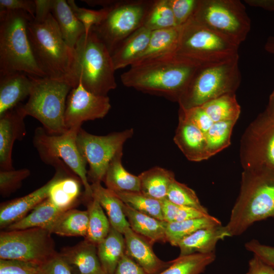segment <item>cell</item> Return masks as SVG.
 <instances>
[{
    "mask_svg": "<svg viewBox=\"0 0 274 274\" xmlns=\"http://www.w3.org/2000/svg\"><path fill=\"white\" fill-rule=\"evenodd\" d=\"M228 236L226 226L222 224L199 229L179 242V256L214 252L218 242Z\"/></svg>",
    "mask_w": 274,
    "mask_h": 274,
    "instance_id": "cell-21",
    "label": "cell"
},
{
    "mask_svg": "<svg viewBox=\"0 0 274 274\" xmlns=\"http://www.w3.org/2000/svg\"><path fill=\"white\" fill-rule=\"evenodd\" d=\"M174 141L190 161L198 162L210 158L205 133L179 115Z\"/></svg>",
    "mask_w": 274,
    "mask_h": 274,
    "instance_id": "cell-18",
    "label": "cell"
},
{
    "mask_svg": "<svg viewBox=\"0 0 274 274\" xmlns=\"http://www.w3.org/2000/svg\"><path fill=\"white\" fill-rule=\"evenodd\" d=\"M124 214L130 227L152 245L156 242L166 241L165 229L167 222L141 213L124 203Z\"/></svg>",
    "mask_w": 274,
    "mask_h": 274,
    "instance_id": "cell-24",
    "label": "cell"
},
{
    "mask_svg": "<svg viewBox=\"0 0 274 274\" xmlns=\"http://www.w3.org/2000/svg\"><path fill=\"white\" fill-rule=\"evenodd\" d=\"M274 218V170L244 169L239 195L226 227L230 236L241 235L254 223Z\"/></svg>",
    "mask_w": 274,
    "mask_h": 274,
    "instance_id": "cell-3",
    "label": "cell"
},
{
    "mask_svg": "<svg viewBox=\"0 0 274 274\" xmlns=\"http://www.w3.org/2000/svg\"><path fill=\"white\" fill-rule=\"evenodd\" d=\"M81 127L69 128L60 134H51L43 127H39L35 131L32 142L42 161L54 167L65 164L79 177L84 187L85 198L89 200L92 198V191L88 179L87 163L77 144Z\"/></svg>",
    "mask_w": 274,
    "mask_h": 274,
    "instance_id": "cell-8",
    "label": "cell"
},
{
    "mask_svg": "<svg viewBox=\"0 0 274 274\" xmlns=\"http://www.w3.org/2000/svg\"><path fill=\"white\" fill-rule=\"evenodd\" d=\"M239 156L244 169L274 170V118L265 111L248 126L241 141Z\"/></svg>",
    "mask_w": 274,
    "mask_h": 274,
    "instance_id": "cell-14",
    "label": "cell"
},
{
    "mask_svg": "<svg viewBox=\"0 0 274 274\" xmlns=\"http://www.w3.org/2000/svg\"><path fill=\"white\" fill-rule=\"evenodd\" d=\"M236 122L235 121L214 122L206 132L205 135L210 157L230 145L232 131Z\"/></svg>",
    "mask_w": 274,
    "mask_h": 274,
    "instance_id": "cell-40",
    "label": "cell"
},
{
    "mask_svg": "<svg viewBox=\"0 0 274 274\" xmlns=\"http://www.w3.org/2000/svg\"><path fill=\"white\" fill-rule=\"evenodd\" d=\"M198 0H168L177 26L186 23L193 16Z\"/></svg>",
    "mask_w": 274,
    "mask_h": 274,
    "instance_id": "cell-46",
    "label": "cell"
},
{
    "mask_svg": "<svg viewBox=\"0 0 274 274\" xmlns=\"http://www.w3.org/2000/svg\"><path fill=\"white\" fill-rule=\"evenodd\" d=\"M89 221L85 239L97 245L108 235L111 225L98 200L94 198L89 200L87 210Z\"/></svg>",
    "mask_w": 274,
    "mask_h": 274,
    "instance_id": "cell-37",
    "label": "cell"
},
{
    "mask_svg": "<svg viewBox=\"0 0 274 274\" xmlns=\"http://www.w3.org/2000/svg\"><path fill=\"white\" fill-rule=\"evenodd\" d=\"M51 13L65 42L74 49L80 38L86 33L84 26L75 16L65 0H53Z\"/></svg>",
    "mask_w": 274,
    "mask_h": 274,
    "instance_id": "cell-25",
    "label": "cell"
},
{
    "mask_svg": "<svg viewBox=\"0 0 274 274\" xmlns=\"http://www.w3.org/2000/svg\"><path fill=\"white\" fill-rule=\"evenodd\" d=\"M266 113L274 118V89L269 95L266 110Z\"/></svg>",
    "mask_w": 274,
    "mask_h": 274,
    "instance_id": "cell-55",
    "label": "cell"
},
{
    "mask_svg": "<svg viewBox=\"0 0 274 274\" xmlns=\"http://www.w3.org/2000/svg\"><path fill=\"white\" fill-rule=\"evenodd\" d=\"M101 274H108V273L103 270Z\"/></svg>",
    "mask_w": 274,
    "mask_h": 274,
    "instance_id": "cell-57",
    "label": "cell"
},
{
    "mask_svg": "<svg viewBox=\"0 0 274 274\" xmlns=\"http://www.w3.org/2000/svg\"><path fill=\"white\" fill-rule=\"evenodd\" d=\"M192 18L238 46L251 26L246 8L238 0H198Z\"/></svg>",
    "mask_w": 274,
    "mask_h": 274,
    "instance_id": "cell-9",
    "label": "cell"
},
{
    "mask_svg": "<svg viewBox=\"0 0 274 274\" xmlns=\"http://www.w3.org/2000/svg\"><path fill=\"white\" fill-rule=\"evenodd\" d=\"M81 182L77 176H63L52 185L48 198L63 211L71 209L80 195Z\"/></svg>",
    "mask_w": 274,
    "mask_h": 274,
    "instance_id": "cell-33",
    "label": "cell"
},
{
    "mask_svg": "<svg viewBox=\"0 0 274 274\" xmlns=\"http://www.w3.org/2000/svg\"><path fill=\"white\" fill-rule=\"evenodd\" d=\"M111 106L107 96L96 95L80 82L72 89L66 99L64 123L66 128L81 127L83 122L104 118Z\"/></svg>",
    "mask_w": 274,
    "mask_h": 274,
    "instance_id": "cell-15",
    "label": "cell"
},
{
    "mask_svg": "<svg viewBox=\"0 0 274 274\" xmlns=\"http://www.w3.org/2000/svg\"><path fill=\"white\" fill-rule=\"evenodd\" d=\"M245 248L274 268V247L261 244L254 239L247 242Z\"/></svg>",
    "mask_w": 274,
    "mask_h": 274,
    "instance_id": "cell-49",
    "label": "cell"
},
{
    "mask_svg": "<svg viewBox=\"0 0 274 274\" xmlns=\"http://www.w3.org/2000/svg\"><path fill=\"white\" fill-rule=\"evenodd\" d=\"M32 18L23 11L0 10L1 76L20 72L47 77L37 64L27 35Z\"/></svg>",
    "mask_w": 274,
    "mask_h": 274,
    "instance_id": "cell-4",
    "label": "cell"
},
{
    "mask_svg": "<svg viewBox=\"0 0 274 274\" xmlns=\"http://www.w3.org/2000/svg\"><path fill=\"white\" fill-rule=\"evenodd\" d=\"M91 188L92 197L106 211L111 226L123 234L125 229L130 227L123 211L124 202L113 192L102 187L100 182L92 183Z\"/></svg>",
    "mask_w": 274,
    "mask_h": 274,
    "instance_id": "cell-27",
    "label": "cell"
},
{
    "mask_svg": "<svg viewBox=\"0 0 274 274\" xmlns=\"http://www.w3.org/2000/svg\"><path fill=\"white\" fill-rule=\"evenodd\" d=\"M154 0H111L108 13L92 27L110 53L125 38L143 26Z\"/></svg>",
    "mask_w": 274,
    "mask_h": 274,
    "instance_id": "cell-11",
    "label": "cell"
},
{
    "mask_svg": "<svg viewBox=\"0 0 274 274\" xmlns=\"http://www.w3.org/2000/svg\"><path fill=\"white\" fill-rule=\"evenodd\" d=\"M67 2L75 16L84 26L86 34L92 27L99 25L108 13L107 8L94 10L80 7L74 0H68Z\"/></svg>",
    "mask_w": 274,
    "mask_h": 274,
    "instance_id": "cell-43",
    "label": "cell"
},
{
    "mask_svg": "<svg viewBox=\"0 0 274 274\" xmlns=\"http://www.w3.org/2000/svg\"><path fill=\"white\" fill-rule=\"evenodd\" d=\"M125 244V254L134 260L147 274H155L168 263L161 260L155 254L152 244L142 236L137 234L130 227L123 233Z\"/></svg>",
    "mask_w": 274,
    "mask_h": 274,
    "instance_id": "cell-19",
    "label": "cell"
},
{
    "mask_svg": "<svg viewBox=\"0 0 274 274\" xmlns=\"http://www.w3.org/2000/svg\"><path fill=\"white\" fill-rule=\"evenodd\" d=\"M245 2L252 7L274 12V0H246Z\"/></svg>",
    "mask_w": 274,
    "mask_h": 274,
    "instance_id": "cell-54",
    "label": "cell"
},
{
    "mask_svg": "<svg viewBox=\"0 0 274 274\" xmlns=\"http://www.w3.org/2000/svg\"><path fill=\"white\" fill-rule=\"evenodd\" d=\"M161 202L163 219L166 222H180L210 215L192 208L177 204L167 198Z\"/></svg>",
    "mask_w": 274,
    "mask_h": 274,
    "instance_id": "cell-42",
    "label": "cell"
},
{
    "mask_svg": "<svg viewBox=\"0 0 274 274\" xmlns=\"http://www.w3.org/2000/svg\"><path fill=\"white\" fill-rule=\"evenodd\" d=\"M36 4L35 17L36 20L45 19L50 13L52 9L53 0H35Z\"/></svg>",
    "mask_w": 274,
    "mask_h": 274,
    "instance_id": "cell-53",
    "label": "cell"
},
{
    "mask_svg": "<svg viewBox=\"0 0 274 274\" xmlns=\"http://www.w3.org/2000/svg\"><path fill=\"white\" fill-rule=\"evenodd\" d=\"M246 274H274V268L254 255L249 262V269Z\"/></svg>",
    "mask_w": 274,
    "mask_h": 274,
    "instance_id": "cell-52",
    "label": "cell"
},
{
    "mask_svg": "<svg viewBox=\"0 0 274 274\" xmlns=\"http://www.w3.org/2000/svg\"><path fill=\"white\" fill-rule=\"evenodd\" d=\"M97 255L104 271L114 274L118 262L125 253L124 235L111 226L106 237L97 245Z\"/></svg>",
    "mask_w": 274,
    "mask_h": 274,
    "instance_id": "cell-29",
    "label": "cell"
},
{
    "mask_svg": "<svg viewBox=\"0 0 274 274\" xmlns=\"http://www.w3.org/2000/svg\"><path fill=\"white\" fill-rule=\"evenodd\" d=\"M59 254L70 265L77 267L80 274H101L103 271L97 245L85 239L74 246L63 248Z\"/></svg>",
    "mask_w": 274,
    "mask_h": 274,
    "instance_id": "cell-23",
    "label": "cell"
},
{
    "mask_svg": "<svg viewBox=\"0 0 274 274\" xmlns=\"http://www.w3.org/2000/svg\"><path fill=\"white\" fill-rule=\"evenodd\" d=\"M215 259V252L179 256L171 261L166 269L158 274H201Z\"/></svg>",
    "mask_w": 274,
    "mask_h": 274,
    "instance_id": "cell-35",
    "label": "cell"
},
{
    "mask_svg": "<svg viewBox=\"0 0 274 274\" xmlns=\"http://www.w3.org/2000/svg\"><path fill=\"white\" fill-rule=\"evenodd\" d=\"M27 31L35 60L46 77L76 87L75 50L65 42L52 14L41 20L32 18Z\"/></svg>",
    "mask_w": 274,
    "mask_h": 274,
    "instance_id": "cell-2",
    "label": "cell"
},
{
    "mask_svg": "<svg viewBox=\"0 0 274 274\" xmlns=\"http://www.w3.org/2000/svg\"><path fill=\"white\" fill-rule=\"evenodd\" d=\"M32 85L27 102L21 105L25 115L38 120L48 133L60 134L66 128L64 113L70 84L47 77L30 76Z\"/></svg>",
    "mask_w": 274,
    "mask_h": 274,
    "instance_id": "cell-7",
    "label": "cell"
},
{
    "mask_svg": "<svg viewBox=\"0 0 274 274\" xmlns=\"http://www.w3.org/2000/svg\"><path fill=\"white\" fill-rule=\"evenodd\" d=\"M179 115L194 125L204 133L214 123L201 106L188 109L180 108Z\"/></svg>",
    "mask_w": 274,
    "mask_h": 274,
    "instance_id": "cell-47",
    "label": "cell"
},
{
    "mask_svg": "<svg viewBox=\"0 0 274 274\" xmlns=\"http://www.w3.org/2000/svg\"><path fill=\"white\" fill-rule=\"evenodd\" d=\"M122 150L111 160L103 181L107 188L113 192H141L139 176L127 172L122 165Z\"/></svg>",
    "mask_w": 274,
    "mask_h": 274,
    "instance_id": "cell-28",
    "label": "cell"
},
{
    "mask_svg": "<svg viewBox=\"0 0 274 274\" xmlns=\"http://www.w3.org/2000/svg\"><path fill=\"white\" fill-rule=\"evenodd\" d=\"M238 48L191 18L182 26L175 53L201 64L238 57Z\"/></svg>",
    "mask_w": 274,
    "mask_h": 274,
    "instance_id": "cell-10",
    "label": "cell"
},
{
    "mask_svg": "<svg viewBox=\"0 0 274 274\" xmlns=\"http://www.w3.org/2000/svg\"><path fill=\"white\" fill-rule=\"evenodd\" d=\"M221 224V222L218 219L210 215L180 222H167L165 229L166 241L173 246H177L182 239L197 230Z\"/></svg>",
    "mask_w": 274,
    "mask_h": 274,
    "instance_id": "cell-34",
    "label": "cell"
},
{
    "mask_svg": "<svg viewBox=\"0 0 274 274\" xmlns=\"http://www.w3.org/2000/svg\"><path fill=\"white\" fill-rule=\"evenodd\" d=\"M0 115L18 106L29 96L32 85L30 76L17 72L0 76Z\"/></svg>",
    "mask_w": 274,
    "mask_h": 274,
    "instance_id": "cell-20",
    "label": "cell"
},
{
    "mask_svg": "<svg viewBox=\"0 0 274 274\" xmlns=\"http://www.w3.org/2000/svg\"><path fill=\"white\" fill-rule=\"evenodd\" d=\"M138 176L141 192L159 200L166 198L169 186L175 179L174 173L159 166L144 171Z\"/></svg>",
    "mask_w": 274,
    "mask_h": 274,
    "instance_id": "cell-30",
    "label": "cell"
},
{
    "mask_svg": "<svg viewBox=\"0 0 274 274\" xmlns=\"http://www.w3.org/2000/svg\"><path fill=\"white\" fill-rule=\"evenodd\" d=\"M37 274H72L71 266L59 253H57L41 265Z\"/></svg>",
    "mask_w": 274,
    "mask_h": 274,
    "instance_id": "cell-48",
    "label": "cell"
},
{
    "mask_svg": "<svg viewBox=\"0 0 274 274\" xmlns=\"http://www.w3.org/2000/svg\"><path fill=\"white\" fill-rule=\"evenodd\" d=\"M181 28L182 26H177L152 31L146 50L133 64L175 53L178 45Z\"/></svg>",
    "mask_w": 274,
    "mask_h": 274,
    "instance_id": "cell-26",
    "label": "cell"
},
{
    "mask_svg": "<svg viewBox=\"0 0 274 274\" xmlns=\"http://www.w3.org/2000/svg\"><path fill=\"white\" fill-rule=\"evenodd\" d=\"M51 234L39 227L1 231L0 259L43 264L58 253Z\"/></svg>",
    "mask_w": 274,
    "mask_h": 274,
    "instance_id": "cell-12",
    "label": "cell"
},
{
    "mask_svg": "<svg viewBox=\"0 0 274 274\" xmlns=\"http://www.w3.org/2000/svg\"><path fill=\"white\" fill-rule=\"evenodd\" d=\"M74 49L79 82L96 95L107 96L117 87V84L116 70L106 45L91 28L80 38Z\"/></svg>",
    "mask_w": 274,
    "mask_h": 274,
    "instance_id": "cell-6",
    "label": "cell"
},
{
    "mask_svg": "<svg viewBox=\"0 0 274 274\" xmlns=\"http://www.w3.org/2000/svg\"><path fill=\"white\" fill-rule=\"evenodd\" d=\"M54 176L46 184L23 197L2 203L0 206V227L7 228L21 220L37 206L46 199L52 185L62 176H71L62 168L55 169Z\"/></svg>",
    "mask_w": 274,
    "mask_h": 274,
    "instance_id": "cell-16",
    "label": "cell"
},
{
    "mask_svg": "<svg viewBox=\"0 0 274 274\" xmlns=\"http://www.w3.org/2000/svg\"><path fill=\"white\" fill-rule=\"evenodd\" d=\"M30 175L27 168L0 170V193L7 196L18 189L22 181Z\"/></svg>",
    "mask_w": 274,
    "mask_h": 274,
    "instance_id": "cell-44",
    "label": "cell"
},
{
    "mask_svg": "<svg viewBox=\"0 0 274 274\" xmlns=\"http://www.w3.org/2000/svg\"><path fill=\"white\" fill-rule=\"evenodd\" d=\"M55 206L47 197L37 206L21 220L10 225L7 230L39 227L49 230L50 227L63 212Z\"/></svg>",
    "mask_w": 274,
    "mask_h": 274,
    "instance_id": "cell-31",
    "label": "cell"
},
{
    "mask_svg": "<svg viewBox=\"0 0 274 274\" xmlns=\"http://www.w3.org/2000/svg\"><path fill=\"white\" fill-rule=\"evenodd\" d=\"M41 264L17 259H0V274H37Z\"/></svg>",
    "mask_w": 274,
    "mask_h": 274,
    "instance_id": "cell-45",
    "label": "cell"
},
{
    "mask_svg": "<svg viewBox=\"0 0 274 274\" xmlns=\"http://www.w3.org/2000/svg\"><path fill=\"white\" fill-rule=\"evenodd\" d=\"M166 198L177 204L192 208L209 214L208 210L201 204L195 191L175 179L169 186Z\"/></svg>",
    "mask_w": 274,
    "mask_h": 274,
    "instance_id": "cell-41",
    "label": "cell"
},
{
    "mask_svg": "<svg viewBox=\"0 0 274 274\" xmlns=\"http://www.w3.org/2000/svg\"><path fill=\"white\" fill-rule=\"evenodd\" d=\"M26 116L21 105L0 115V167L1 170L14 169L12 153L16 140L21 141L26 131L24 119Z\"/></svg>",
    "mask_w": 274,
    "mask_h": 274,
    "instance_id": "cell-17",
    "label": "cell"
},
{
    "mask_svg": "<svg viewBox=\"0 0 274 274\" xmlns=\"http://www.w3.org/2000/svg\"><path fill=\"white\" fill-rule=\"evenodd\" d=\"M114 193L124 203L132 209L157 219L164 221L161 200L147 196L141 192Z\"/></svg>",
    "mask_w": 274,
    "mask_h": 274,
    "instance_id": "cell-38",
    "label": "cell"
},
{
    "mask_svg": "<svg viewBox=\"0 0 274 274\" xmlns=\"http://www.w3.org/2000/svg\"><path fill=\"white\" fill-rule=\"evenodd\" d=\"M89 221L88 212L69 209L61 213L49 229L51 233L64 236L87 235Z\"/></svg>",
    "mask_w": 274,
    "mask_h": 274,
    "instance_id": "cell-32",
    "label": "cell"
},
{
    "mask_svg": "<svg viewBox=\"0 0 274 274\" xmlns=\"http://www.w3.org/2000/svg\"><path fill=\"white\" fill-rule=\"evenodd\" d=\"M114 274H147L145 270L125 253L118 263Z\"/></svg>",
    "mask_w": 274,
    "mask_h": 274,
    "instance_id": "cell-51",
    "label": "cell"
},
{
    "mask_svg": "<svg viewBox=\"0 0 274 274\" xmlns=\"http://www.w3.org/2000/svg\"><path fill=\"white\" fill-rule=\"evenodd\" d=\"M239 57L200 64L178 101L180 108L201 106L219 96L235 93L241 81Z\"/></svg>",
    "mask_w": 274,
    "mask_h": 274,
    "instance_id": "cell-5",
    "label": "cell"
},
{
    "mask_svg": "<svg viewBox=\"0 0 274 274\" xmlns=\"http://www.w3.org/2000/svg\"><path fill=\"white\" fill-rule=\"evenodd\" d=\"M199 65L175 53L134 64L120 78L127 87L178 102Z\"/></svg>",
    "mask_w": 274,
    "mask_h": 274,
    "instance_id": "cell-1",
    "label": "cell"
},
{
    "mask_svg": "<svg viewBox=\"0 0 274 274\" xmlns=\"http://www.w3.org/2000/svg\"><path fill=\"white\" fill-rule=\"evenodd\" d=\"M151 31L142 26L123 40L111 53L115 70L130 66L146 50Z\"/></svg>",
    "mask_w": 274,
    "mask_h": 274,
    "instance_id": "cell-22",
    "label": "cell"
},
{
    "mask_svg": "<svg viewBox=\"0 0 274 274\" xmlns=\"http://www.w3.org/2000/svg\"><path fill=\"white\" fill-rule=\"evenodd\" d=\"M133 133L132 128L106 135L89 133L80 128L77 136L79 150L89 169L88 180L92 183L104 181L108 165L114 156L123 149L124 143Z\"/></svg>",
    "mask_w": 274,
    "mask_h": 274,
    "instance_id": "cell-13",
    "label": "cell"
},
{
    "mask_svg": "<svg viewBox=\"0 0 274 274\" xmlns=\"http://www.w3.org/2000/svg\"><path fill=\"white\" fill-rule=\"evenodd\" d=\"M264 49L269 53L274 55V36L268 37L264 45Z\"/></svg>",
    "mask_w": 274,
    "mask_h": 274,
    "instance_id": "cell-56",
    "label": "cell"
},
{
    "mask_svg": "<svg viewBox=\"0 0 274 274\" xmlns=\"http://www.w3.org/2000/svg\"><path fill=\"white\" fill-rule=\"evenodd\" d=\"M0 10H20L35 17V0H0Z\"/></svg>",
    "mask_w": 274,
    "mask_h": 274,
    "instance_id": "cell-50",
    "label": "cell"
},
{
    "mask_svg": "<svg viewBox=\"0 0 274 274\" xmlns=\"http://www.w3.org/2000/svg\"><path fill=\"white\" fill-rule=\"evenodd\" d=\"M201 106L214 122L237 121L241 113L235 93L224 94Z\"/></svg>",
    "mask_w": 274,
    "mask_h": 274,
    "instance_id": "cell-36",
    "label": "cell"
},
{
    "mask_svg": "<svg viewBox=\"0 0 274 274\" xmlns=\"http://www.w3.org/2000/svg\"><path fill=\"white\" fill-rule=\"evenodd\" d=\"M177 26L168 0H154L143 26L152 31Z\"/></svg>",
    "mask_w": 274,
    "mask_h": 274,
    "instance_id": "cell-39",
    "label": "cell"
}]
</instances>
